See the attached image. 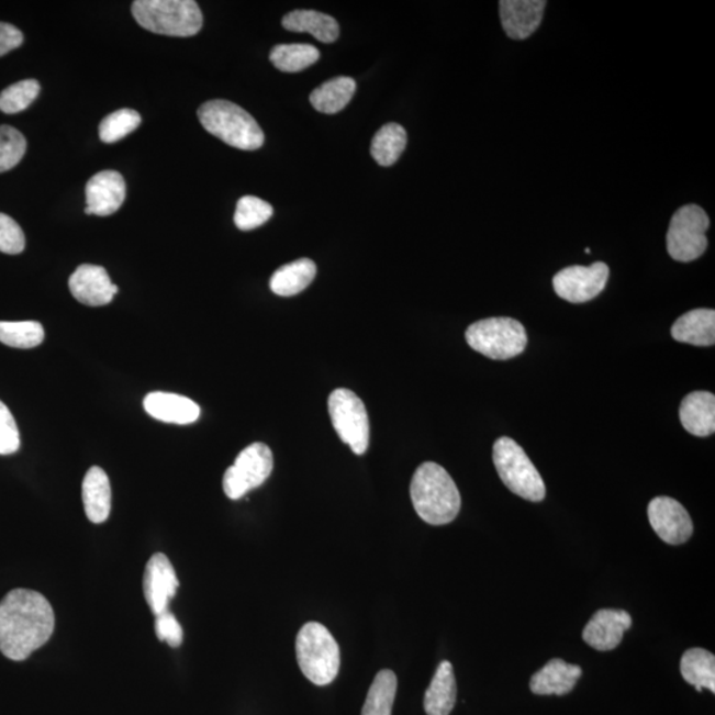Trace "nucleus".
<instances>
[{"mask_svg":"<svg viewBox=\"0 0 715 715\" xmlns=\"http://www.w3.org/2000/svg\"><path fill=\"white\" fill-rule=\"evenodd\" d=\"M55 630L53 605L41 592L18 589L0 602V652L23 661L42 648Z\"/></svg>","mask_w":715,"mask_h":715,"instance_id":"f257e3e1","label":"nucleus"},{"mask_svg":"<svg viewBox=\"0 0 715 715\" xmlns=\"http://www.w3.org/2000/svg\"><path fill=\"white\" fill-rule=\"evenodd\" d=\"M410 493L418 517L429 525L450 524L460 513L459 489L439 463H422L412 477Z\"/></svg>","mask_w":715,"mask_h":715,"instance_id":"f03ea898","label":"nucleus"},{"mask_svg":"<svg viewBox=\"0 0 715 715\" xmlns=\"http://www.w3.org/2000/svg\"><path fill=\"white\" fill-rule=\"evenodd\" d=\"M198 118L205 131L236 149L257 150L266 139L253 115L227 100L204 102Z\"/></svg>","mask_w":715,"mask_h":715,"instance_id":"7ed1b4c3","label":"nucleus"},{"mask_svg":"<svg viewBox=\"0 0 715 715\" xmlns=\"http://www.w3.org/2000/svg\"><path fill=\"white\" fill-rule=\"evenodd\" d=\"M132 12L141 27L159 35L190 37L203 25L202 11L194 0H137Z\"/></svg>","mask_w":715,"mask_h":715,"instance_id":"20e7f679","label":"nucleus"},{"mask_svg":"<svg viewBox=\"0 0 715 715\" xmlns=\"http://www.w3.org/2000/svg\"><path fill=\"white\" fill-rule=\"evenodd\" d=\"M295 653L301 672L319 686L336 680L339 666V646L331 630L320 623H306L295 639Z\"/></svg>","mask_w":715,"mask_h":715,"instance_id":"39448f33","label":"nucleus"},{"mask_svg":"<svg viewBox=\"0 0 715 715\" xmlns=\"http://www.w3.org/2000/svg\"><path fill=\"white\" fill-rule=\"evenodd\" d=\"M493 461L509 491L532 502L545 500L546 487L543 477L524 448L511 437H500L494 443Z\"/></svg>","mask_w":715,"mask_h":715,"instance_id":"423d86ee","label":"nucleus"},{"mask_svg":"<svg viewBox=\"0 0 715 715\" xmlns=\"http://www.w3.org/2000/svg\"><path fill=\"white\" fill-rule=\"evenodd\" d=\"M466 339L477 353L491 359L506 360L520 356L527 346V333L521 322L493 317L474 322Z\"/></svg>","mask_w":715,"mask_h":715,"instance_id":"0eeeda50","label":"nucleus"},{"mask_svg":"<svg viewBox=\"0 0 715 715\" xmlns=\"http://www.w3.org/2000/svg\"><path fill=\"white\" fill-rule=\"evenodd\" d=\"M708 227H711V219L700 205L686 204L679 209L668 228V254L675 261L697 260L707 248Z\"/></svg>","mask_w":715,"mask_h":715,"instance_id":"6e6552de","label":"nucleus"},{"mask_svg":"<svg viewBox=\"0 0 715 715\" xmlns=\"http://www.w3.org/2000/svg\"><path fill=\"white\" fill-rule=\"evenodd\" d=\"M327 405L339 439L354 454L364 455L370 444V422L362 399L350 390L337 389L328 396Z\"/></svg>","mask_w":715,"mask_h":715,"instance_id":"1a4fd4ad","label":"nucleus"},{"mask_svg":"<svg viewBox=\"0 0 715 715\" xmlns=\"http://www.w3.org/2000/svg\"><path fill=\"white\" fill-rule=\"evenodd\" d=\"M273 470L272 450L266 444L254 443L236 457L234 466L223 477V489L230 500H241L267 481Z\"/></svg>","mask_w":715,"mask_h":715,"instance_id":"9d476101","label":"nucleus"},{"mask_svg":"<svg viewBox=\"0 0 715 715\" xmlns=\"http://www.w3.org/2000/svg\"><path fill=\"white\" fill-rule=\"evenodd\" d=\"M608 277L607 264L597 261L591 267L574 266L559 270L554 276L552 287L560 299L572 304H583L604 291Z\"/></svg>","mask_w":715,"mask_h":715,"instance_id":"9b49d317","label":"nucleus"},{"mask_svg":"<svg viewBox=\"0 0 715 715\" xmlns=\"http://www.w3.org/2000/svg\"><path fill=\"white\" fill-rule=\"evenodd\" d=\"M648 517L663 543L682 545L691 539L693 522L686 509L671 498H656L648 506Z\"/></svg>","mask_w":715,"mask_h":715,"instance_id":"f8f14e48","label":"nucleus"},{"mask_svg":"<svg viewBox=\"0 0 715 715\" xmlns=\"http://www.w3.org/2000/svg\"><path fill=\"white\" fill-rule=\"evenodd\" d=\"M178 588V577L170 559L163 552L154 554L146 565L144 576V594L154 616L169 610Z\"/></svg>","mask_w":715,"mask_h":715,"instance_id":"ddd939ff","label":"nucleus"},{"mask_svg":"<svg viewBox=\"0 0 715 715\" xmlns=\"http://www.w3.org/2000/svg\"><path fill=\"white\" fill-rule=\"evenodd\" d=\"M74 298L87 306H104L111 304L119 287L114 286L107 269L82 264L77 268L68 282Z\"/></svg>","mask_w":715,"mask_h":715,"instance_id":"4468645a","label":"nucleus"},{"mask_svg":"<svg viewBox=\"0 0 715 715\" xmlns=\"http://www.w3.org/2000/svg\"><path fill=\"white\" fill-rule=\"evenodd\" d=\"M86 195L87 215H113L125 202V179L120 172L112 170L96 174L88 180Z\"/></svg>","mask_w":715,"mask_h":715,"instance_id":"2eb2a0df","label":"nucleus"},{"mask_svg":"<svg viewBox=\"0 0 715 715\" xmlns=\"http://www.w3.org/2000/svg\"><path fill=\"white\" fill-rule=\"evenodd\" d=\"M633 627V617L621 610H601L583 629V640L596 650H612L621 646L624 634Z\"/></svg>","mask_w":715,"mask_h":715,"instance_id":"dca6fc26","label":"nucleus"},{"mask_svg":"<svg viewBox=\"0 0 715 715\" xmlns=\"http://www.w3.org/2000/svg\"><path fill=\"white\" fill-rule=\"evenodd\" d=\"M545 0H501L502 27L514 41H524L536 32L543 22Z\"/></svg>","mask_w":715,"mask_h":715,"instance_id":"f3484780","label":"nucleus"},{"mask_svg":"<svg viewBox=\"0 0 715 715\" xmlns=\"http://www.w3.org/2000/svg\"><path fill=\"white\" fill-rule=\"evenodd\" d=\"M147 414L159 422L187 425L201 416V407L191 399L170 392H152L144 401Z\"/></svg>","mask_w":715,"mask_h":715,"instance_id":"a211bd4d","label":"nucleus"},{"mask_svg":"<svg viewBox=\"0 0 715 715\" xmlns=\"http://www.w3.org/2000/svg\"><path fill=\"white\" fill-rule=\"evenodd\" d=\"M582 673L579 666H572L562 659H552L533 675L530 689L538 695H565L576 688Z\"/></svg>","mask_w":715,"mask_h":715,"instance_id":"6ab92c4d","label":"nucleus"},{"mask_svg":"<svg viewBox=\"0 0 715 715\" xmlns=\"http://www.w3.org/2000/svg\"><path fill=\"white\" fill-rule=\"evenodd\" d=\"M82 502L87 517L93 524H102L112 509L111 482L104 469L92 467L82 481Z\"/></svg>","mask_w":715,"mask_h":715,"instance_id":"aec40b11","label":"nucleus"},{"mask_svg":"<svg viewBox=\"0 0 715 715\" xmlns=\"http://www.w3.org/2000/svg\"><path fill=\"white\" fill-rule=\"evenodd\" d=\"M680 421L689 434L706 437L715 431V396L708 391H694L680 407Z\"/></svg>","mask_w":715,"mask_h":715,"instance_id":"412c9836","label":"nucleus"},{"mask_svg":"<svg viewBox=\"0 0 715 715\" xmlns=\"http://www.w3.org/2000/svg\"><path fill=\"white\" fill-rule=\"evenodd\" d=\"M672 337L679 343L693 346H713L715 343V312L713 309H695L674 322Z\"/></svg>","mask_w":715,"mask_h":715,"instance_id":"4be33fe9","label":"nucleus"},{"mask_svg":"<svg viewBox=\"0 0 715 715\" xmlns=\"http://www.w3.org/2000/svg\"><path fill=\"white\" fill-rule=\"evenodd\" d=\"M456 679L453 663L443 661L424 695V711L428 715H449L456 704Z\"/></svg>","mask_w":715,"mask_h":715,"instance_id":"5701e85b","label":"nucleus"},{"mask_svg":"<svg viewBox=\"0 0 715 715\" xmlns=\"http://www.w3.org/2000/svg\"><path fill=\"white\" fill-rule=\"evenodd\" d=\"M283 29L308 32L321 43H334L339 36V25L331 15L314 10H295L282 18Z\"/></svg>","mask_w":715,"mask_h":715,"instance_id":"b1692460","label":"nucleus"},{"mask_svg":"<svg viewBox=\"0 0 715 715\" xmlns=\"http://www.w3.org/2000/svg\"><path fill=\"white\" fill-rule=\"evenodd\" d=\"M317 275V267L311 259H300L276 270L269 287L281 298H292L311 286Z\"/></svg>","mask_w":715,"mask_h":715,"instance_id":"393cba45","label":"nucleus"},{"mask_svg":"<svg viewBox=\"0 0 715 715\" xmlns=\"http://www.w3.org/2000/svg\"><path fill=\"white\" fill-rule=\"evenodd\" d=\"M356 90L357 82L351 77H336L313 90L311 104L320 113L336 114L349 105Z\"/></svg>","mask_w":715,"mask_h":715,"instance_id":"a878e982","label":"nucleus"},{"mask_svg":"<svg viewBox=\"0 0 715 715\" xmlns=\"http://www.w3.org/2000/svg\"><path fill=\"white\" fill-rule=\"evenodd\" d=\"M682 678L697 689H708L715 693V657L706 649L692 648L681 659Z\"/></svg>","mask_w":715,"mask_h":715,"instance_id":"bb28decb","label":"nucleus"},{"mask_svg":"<svg viewBox=\"0 0 715 715\" xmlns=\"http://www.w3.org/2000/svg\"><path fill=\"white\" fill-rule=\"evenodd\" d=\"M405 145H407V133L402 125L390 122L380 127L371 142V156L380 166L389 167L401 158Z\"/></svg>","mask_w":715,"mask_h":715,"instance_id":"cd10ccee","label":"nucleus"},{"mask_svg":"<svg viewBox=\"0 0 715 715\" xmlns=\"http://www.w3.org/2000/svg\"><path fill=\"white\" fill-rule=\"evenodd\" d=\"M320 59V51L311 44H280L270 53V62L281 72H301Z\"/></svg>","mask_w":715,"mask_h":715,"instance_id":"c85d7f7f","label":"nucleus"},{"mask_svg":"<svg viewBox=\"0 0 715 715\" xmlns=\"http://www.w3.org/2000/svg\"><path fill=\"white\" fill-rule=\"evenodd\" d=\"M398 680L394 672L384 669L373 679L362 708V715H391L396 695Z\"/></svg>","mask_w":715,"mask_h":715,"instance_id":"c756f323","label":"nucleus"},{"mask_svg":"<svg viewBox=\"0 0 715 715\" xmlns=\"http://www.w3.org/2000/svg\"><path fill=\"white\" fill-rule=\"evenodd\" d=\"M44 340V328L38 322L0 321V343L15 349H34Z\"/></svg>","mask_w":715,"mask_h":715,"instance_id":"7c9ffc66","label":"nucleus"},{"mask_svg":"<svg viewBox=\"0 0 715 715\" xmlns=\"http://www.w3.org/2000/svg\"><path fill=\"white\" fill-rule=\"evenodd\" d=\"M273 215V208L257 197L238 199L235 211V224L238 230L250 231L261 227Z\"/></svg>","mask_w":715,"mask_h":715,"instance_id":"2f4dec72","label":"nucleus"},{"mask_svg":"<svg viewBox=\"0 0 715 715\" xmlns=\"http://www.w3.org/2000/svg\"><path fill=\"white\" fill-rule=\"evenodd\" d=\"M142 119L138 112L133 109H120V111L107 115L101 121L99 132L100 139L104 144H115L125 138L141 125Z\"/></svg>","mask_w":715,"mask_h":715,"instance_id":"473e14b6","label":"nucleus"},{"mask_svg":"<svg viewBox=\"0 0 715 715\" xmlns=\"http://www.w3.org/2000/svg\"><path fill=\"white\" fill-rule=\"evenodd\" d=\"M38 93L41 86L36 80L19 81L0 93V111L5 114L21 113L37 99Z\"/></svg>","mask_w":715,"mask_h":715,"instance_id":"72a5a7b5","label":"nucleus"},{"mask_svg":"<svg viewBox=\"0 0 715 715\" xmlns=\"http://www.w3.org/2000/svg\"><path fill=\"white\" fill-rule=\"evenodd\" d=\"M27 150V141L15 127L0 126V172L14 169Z\"/></svg>","mask_w":715,"mask_h":715,"instance_id":"f704fd0d","label":"nucleus"},{"mask_svg":"<svg viewBox=\"0 0 715 715\" xmlns=\"http://www.w3.org/2000/svg\"><path fill=\"white\" fill-rule=\"evenodd\" d=\"M25 247V236L14 219L0 214V253L8 255L22 254Z\"/></svg>","mask_w":715,"mask_h":715,"instance_id":"c9c22d12","label":"nucleus"},{"mask_svg":"<svg viewBox=\"0 0 715 715\" xmlns=\"http://www.w3.org/2000/svg\"><path fill=\"white\" fill-rule=\"evenodd\" d=\"M21 448L15 417L12 416L8 405L0 401V455H12Z\"/></svg>","mask_w":715,"mask_h":715,"instance_id":"e433bc0d","label":"nucleus"},{"mask_svg":"<svg viewBox=\"0 0 715 715\" xmlns=\"http://www.w3.org/2000/svg\"><path fill=\"white\" fill-rule=\"evenodd\" d=\"M156 634L160 641L178 648L183 641V629L169 610L156 616Z\"/></svg>","mask_w":715,"mask_h":715,"instance_id":"4c0bfd02","label":"nucleus"},{"mask_svg":"<svg viewBox=\"0 0 715 715\" xmlns=\"http://www.w3.org/2000/svg\"><path fill=\"white\" fill-rule=\"evenodd\" d=\"M24 42L21 30L9 23H0V57L8 55Z\"/></svg>","mask_w":715,"mask_h":715,"instance_id":"58836bf2","label":"nucleus"}]
</instances>
